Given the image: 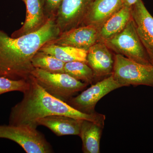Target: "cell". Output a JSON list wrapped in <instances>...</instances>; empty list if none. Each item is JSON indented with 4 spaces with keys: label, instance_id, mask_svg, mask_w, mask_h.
<instances>
[{
    "label": "cell",
    "instance_id": "ffe728a7",
    "mask_svg": "<svg viewBox=\"0 0 153 153\" xmlns=\"http://www.w3.org/2000/svg\"><path fill=\"white\" fill-rule=\"evenodd\" d=\"M29 79H13L0 76V95L11 91H18L24 93L29 87Z\"/></svg>",
    "mask_w": 153,
    "mask_h": 153
},
{
    "label": "cell",
    "instance_id": "8fae6325",
    "mask_svg": "<svg viewBox=\"0 0 153 153\" xmlns=\"http://www.w3.org/2000/svg\"><path fill=\"white\" fill-rule=\"evenodd\" d=\"M105 43L99 41L88 51L87 63L92 69L95 77L111 75L113 71L114 56Z\"/></svg>",
    "mask_w": 153,
    "mask_h": 153
},
{
    "label": "cell",
    "instance_id": "9a60e30c",
    "mask_svg": "<svg viewBox=\"0 0 153 153\" xmlns=\"http://www.w3.org/2000/svg\"><path fill=\"white\" fill-rule=\"evenodd\" d=\"M131 18V7L123 6L100 28L99 41L105 42L114 37L124 29Z\"/></svg>",
    "mask_w": 153,
    "mask_h": 153
},
{
    "label": "cell",
    "instance_id": "30bf717a",
    "mask_svg": "<svg viewBox=\"0 0 153 153\" xmlns=\"http://www.w3.org/2000/svg\"><path fill=\"white\" fill-rule=\"evenodd\" d=\"M131 16L138 35L153 66V17L142 0L131 7Z\"/></svg>",
    "mask_w": 153,
    "mask_h": 153
},
{
    "label": "cell",
    "instance_id": "3957f363",
    "mask_svg": "<svg viewBox=\"0 0 153 153\" xmlns=\"http://www.w3.org/2000/svg\"><path fill=\"white\" fill-rule=\"evenodd\" d=\"M32 76L48 93L66 102L88 85L66 73H50L38 68H34Z\"/></svg>",
    "mask_w": 153,
    "mask_h": 153
},
{
    "label": "cell",
    "instance_id": "7c38bea8",
    "mask_svg": "<svg viewBox=\"0 0 153 153\" xmlns=\"http://www.w3.org/2000/svg\"><path fill=\"white\" fill-rule=\"evenodd\" d=\"M24 2L26 7L25 22L20 29L12 33L11 36L13 38L36 32L49 19L45 11L44 0H24Z\"/></svg>",
    "mask_w": 153,
    "mask_h": 153
},
{
    "label": "cell",
    "instance_id": "e0dca14e",
    "mask_svg": "<svg viewBox=\"0 0 153 153\" xmlns=\"http://www.w3.org/2000/svg\"><path fill=\"white\" fill-rule=\"evenodd\" d=\"M39 51L52 55L64 63L81 61L87 63L88 51L74 47L46 44Z\"/></svg>",
    "mask_w": 153,
    "mask_h": 153
},
{
    "label": "cell",
    "instance_id": "ba28073f",
    "mask_svg": "<svg viewBox=\"0 0 153 153\" xmlns=\"http://www.w3.org/2000/svg\"><path fill=\"white\" fill-rule=\"evenodd\" d=\"M94 0H63L55 17L60 33L82 26Z\"/></svg>",
    "mask_w": 153,
    "mask_h": 153
},
{
    "label": "cell",
    "instance_id": "7402d4cb",
    "mask_svg": "<svg viewBox=\"0 0 153 153\" xmlns=\"http://www.w3.org/2000/svg\"><path fill=\"white\" fill-rule=\"evenodd\" d=\"M137 0H123V6L131 7L137 2Z\"/></svg>",
    "mask_w": 153,
    "mask_h": 153
},
{
    "label": "cell",
    "instance_id": "277c9868",
    "mask_svg": "<svg viewBox=\"0 0 153 153\" xmlns=\"http://www.w3.org/2000/svg\"><path fill=\"white\" fill-rule=\"evenodd\" d=\"M104 43L116 54L123 55L141 64L152 65L138 35L132 18L121 32Z\"/></svg>",
    "mask_w": 153,
    "mask_h": 153
},
{
    "label": "cell",
    "instance_id": "2e32d148",
    "mask_svg": "<svg viewBox=\"0 0 153 153\" xmlns=\"http://www.w3.org/2000/svg\"><path fill=\"white\" fill-rule=\"evenodd\" d=\"M103 128L93 122L82 120L79 136L82 140L83 153H100V140Z\"/></svg>",
    "mask_w": 153,
    "mask_h": 153
},
{
    "label": "cell",
    "instance_id": "5b68a950",
    "mask_svg": "<svg viewBox=\"0 0 153 153\" xmlns=\"http://www.w3.org/2000/svg\"><path fill=\"white\" fill-rule=\"evenodd\" d=\"M112 75L122 87L146 85L153 87V66L141 64L120 54L114 55Z\"/></svg>",
    "mask_w": 153,
    "mask_h": 153
},
{
    "label": "cell",
    "instance_id": "603a6c76",
    "mask_svg": "<svg viewBox=\"0 0 153 153\" xmlns=\"http://www.w3.org/2000/svg\"><path fill=\"white\" fill-rule=\"evenodd\" d=\"M21 1H23V2L24 1V0H21Z\"/></svg>",
    "mask_w": 153,
    "mask_h": 153
},
{
    "label": "cell",
    "instance_id": "ac0fdd59",
    "mask_svg": "<svg viewBox=\"0 0 153 153\" xmlns=\"http://www.w3.org/2000/svg\"><path fill=\"white\" fill-rule=\"evenodd\" d=\"M32 63L34 68L50 73H64L65 63L52 55L39 50L33 56Z\"/></svg>",
    "mask_w": 153,
    "mask_h": 153
},
{
    "label": "cell",
    "instance_id": "4fadbf2b",
    "mask_svg": "<svg viewBox=\"0 0 153 153\" xmlns=\"http://www.w3.org/2000/svg\"><path fill=\"white\" fill-rule=\"evenodd\" d=\"M82 120L65 116L53 115L38 120V126H44L57 136L78 135Z\"/></svg>",
    "mask_w": 153,
    "mask_h": 153
},
{
    "label": "cell",
    "instance_id": "d6986e66",
    "mask_svg": "<svg viewBox=\"0 0 153 153\" xmlns=\"http://www.w3.org/2000/svg\"><path fill=\"white\" fill-rule=\"evenodd\" d=\"M64 73L73 78L87 84H91L95 79L92 69L87 63L81 61H73L65 63Z\"/></svg>",
    "mask_w": 153,
    "mask_h": 153
},
{
    "label": "cell",
    "instance_id": "7a4b0ae2",
    "mask_svg": "<svg viewBox=\"0 0 153 153\" xmlns=\"http://www.w3.org/2000/svg\"><path fill=\"white\" fill-rule=\"evenodd\" d=\"M30 85L24 92L23 99L12 108L9 124L29 126L37 128L40 119L53 115L65 116L93 122L103 127L105 115L96 112L83 113L47 92L33 76L29 79Z\"/></svg>",
    "mask_w": 153,
    "mask_h": 153
},
{
    "label": "cell",
    "instance_id": "9c48e42d",
    "mask_svg": "<svg viewBox=\"0 0 153 153\" xmlns=\"http://www.w3.org/2000/svg\"><path fill=\"white\" fill-rule=\"evenodd\" d=\"M99 30L94 25H82L60 33L46 44L69 46L88 51L99 41Z\"/></svg>",
    "mask_w": 153,
    "mask_h": 153
},
{
    "label": "cell",
    "instance_id": "5bb4252c",
    "mask_svg": "<svg viewBox=\"0 0 153 153\" xmlns=\"http://www.w3.org/2000/svg\"><path fill=\"white\" fill-rule=\"evenodd\" d=\"M123 6V0H94L83 25H93L100 29Z\"/></svg>",
    "mask_w": 153,
    "mask_h": 153
},
{
    "label": "cell",
    "instance_id": "8992f818",
    "mask_svg": "<svg viewBox=\"0 0 153 153\" xmlns=\"http://www.w3.org/2000/svg\"><path fill=\"white\" fill-rule=\"evenodd\" d=\"M0 138L15 142L27 153L53 152L44 135L37 128L29 126L0 125Z\"/></svg>",
    "mask_w": 153,
    "mask_h": 153
},
{
    "label": "cell",
    "instance_id": "44dd1931",
    "mask_svg": "<svg viewBox=\"0 0 153 153\" xmlns=\"http://www.w3.org/2000/svg\"><path fill=\"white\" fill-rule=\"evenodd\" d=\"M63 0H44L45 10L48 18L55 17Z\"/></svg>",
    "mask_w": 153,
    "mask_h": 153
},
{
    "label": "cell",
    "instance_id": "6da1fadb",
    "mask_svg": "<svg viewBox=\"0 0 153 153\" xmlns=\"http://www.w3.org/2000/svg\"><path fill=\"white\" fill-rule=\"evenodd\" d=\"M55 17L34 33L13 38L0 30V76L28 79L34 70L32 58L41 47L60 35Z\"/></svg>",
    "mask_w": 153,
    "mask_h": 153
},
{
    "label": "cell",
    "instance_id": "52a82bcc",
    "mask_svg": "<svg viewBox=\"0 0 153 153\" xmlns=\"http://www.w3.org/2000/svg\"><path fill=\"white\" fill-rule=\"evenodd\" d=\"M122 87L112 74L91 85L75 97L67 102L70 106L87 114L95 113V107L102 98L113 91Z\"/></svg>",
    "mask_w": 153,
    "mask_h": 153
}]
</instances>
